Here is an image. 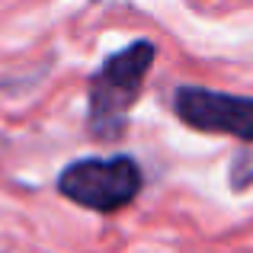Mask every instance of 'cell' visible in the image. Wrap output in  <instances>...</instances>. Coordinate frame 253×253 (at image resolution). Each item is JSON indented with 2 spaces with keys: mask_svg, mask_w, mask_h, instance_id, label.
Listing matches in <instances>:
<instances>
[{
  "mask_svg": "<svg viewBox=\"0 0 253 253\" xmlns=\"http://www.w3.org/2000/svg\"><path fill=\"white\" fill-rule=\"evenodd\" d=\"M157 58L154 42H138L109 55L86 84V128L96 141H119L128 128V116L144 90L148 71Z\"/></svg>",
  "mask_w": 253,
  "mask_h": 253,
  "instance_id": "obj_1",
  "label": "cell"
},
{
  "mask_svg": "<svg viewBox=\"0 0 253 253\" xmlns=\"http://www.w3.org/2000/svg\"><path fill=\"white\" fill-rule=\"evenodd\" d=\"M144 173L135 157H86L74 161L58 176V192L86 211L112 215L122 211L141 196Z\"/></svg>",
  "mask_w": 253,
  "mask_h": 253,
  "instance_id": "obj_2",
  "label": "cell"
},
{
  "mask_svg": "<svg viewBox=\"0 0 253 253\" xmlns=\"http://www.w3.org/2000/svg\"><path fill=\"white\" fill-rule=\"evenodd\" d=\"M173 112L196 131L228 135L253 144V96L221 93L209 86H179L173 93Z\"/></svg>",
  "mask_w": 253,
  "mask_h": 253,
  "instance_id": "obj_3",
  "label": "cell"
},
{
  "mask_svg": "<svg viewBox=\"0 0 253 253\" xmlns=\"http://www.w3.org/2000/svg\"><path fill=\"white\" fill-rule=\"evenodd\" d=\"M247 186H253V148H244L231 164V189L241 192Z\"/></svg>",
  "mask_w": 253,
  "mask_h": 253,
  "instance_id": "obj_4",
  "label": "cell"
}]
</instances>
